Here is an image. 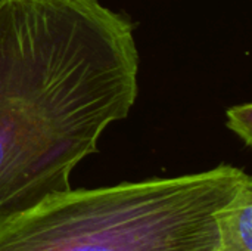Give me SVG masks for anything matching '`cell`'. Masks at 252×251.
<instances>
[{
    "mask_svg": "<svg viewBox=\"0 0 252 251\" xmlns=\"http://www.w3.org/2000/svg\"><path fill=\"white\" fill-rule=\"evenodd\" d=\"M136 24L99 0H0V223L68 191L136 104Z\"/></svg>",
    "mask_w": 252,
    "mask_h": 251,
    "instance_id": "6da1fadb",
    "label": "cell"
},
{
    "mask_svg": "<svg viewBox=\"0 0 252 251\" xmlns=\"http://www.w3.org/2000/svg\"><path fill=\"white\" fill-rule=\"evenodd\" d=\"M216 251H252V183L220 213Z\"/></svg>",
    "mask_w": 252,
    "mask_h": 251,
    "instance_id": "3957f363",
    "label": "cell"
},
{
    "mask_svg": "<svg viewBox=\"0 0 252 251\" xmlns=\"http://www.w3.org/2000/svg\"><path fill=\"white\" fill-rule=\"evenodd\" d=\"M252 183L235 166L49 195L0 223V251H216L219 216Z\"/></svg>",
    "mask_w": 252,
    "mask_h": 251,
    "instance_id": "7a4b0ae2",
    "label": "cell"
},
{
    "mask_svg": "<svg viewBox=\"0 0 252 251\" xmlns=\"http://www.w3.org/2000/svg\"><path fill=\"white\" fill-rule=\"evenodd\" d=\"M226 126L230 132H233L241 141L251 146L252 143V105L242 104L232 107L226 111Z\"/></svg>",
    "mask_w": 252,
    "mask_h": 251,
    "instance_id": "277c9868",
    "label": "cell"
}]
</instances>
